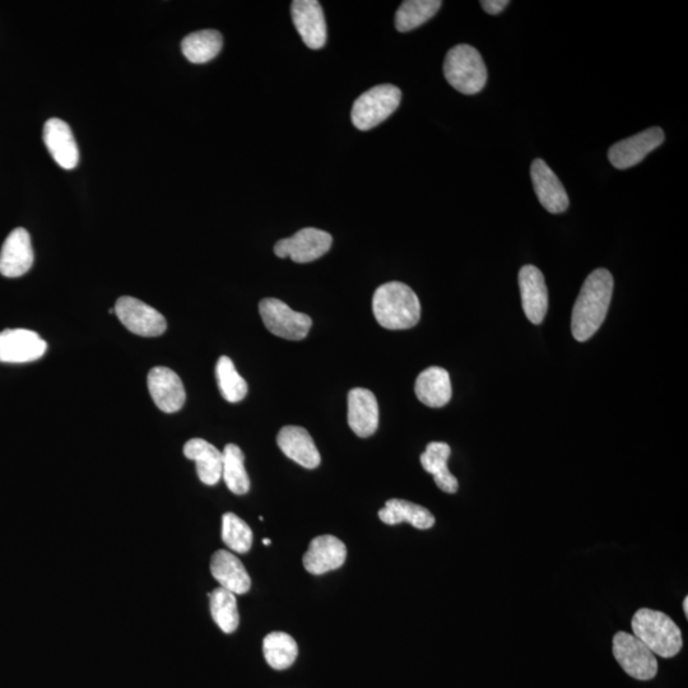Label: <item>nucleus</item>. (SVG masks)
Masks as SVG:
<instances>
[{"label":"nucleus","mask_w":688,"mask_h":688,"mask_svg":"<svg viewBox=\"0 0 688 688\" xmlns=\"http://www.w3.org/2000/svg\"><path fill=\"white\" fill-rule=\"evenodd\" d=\"M613 285L612 274L602 268L595 269L585 280L571 316V332L576 341H588L602 327L610 309Z\"/></svg>","instance_id":"f257e3e1"},{"label":"nucleus","mask_w":688,"mask_h":688,"mask_svg":"<svg viewBox=\"0 0 688 688\" xmlns=\"http://www.w3.org/2000/svg\"><path fill=\"white\" fill-rule=\"evenodd\" d=\"M373 311L381 327L389 330L411 329L421 318L416 292L402 282L380 286L374 294Z\"/></svg>","instance_id":"f03ea898"},{"label":"nucleus","mask_w":688,"mask_h":688,"mask_svg":"<svg viewBox=\"0 0 688 688\" xmlns=\"http://www.w3.org/2000/svg\"><path fill=\"white\" fill-rule=\"evenodd\" d=\"M632 635L648 646L654 655L673 658L683 648L682 632L666 613L641 608L631 620Z\"/></svg>","instance_id":"7ed1b4c3"},{"label":"nucleus","mask_w":688,"mask_h":688,"mask_svg":"<svg viewBox=\"0 0 688 688\" xmlns=\"http://www.w3.org/2000/svg\"><path fill=\"white\" fill-rule=\"evenodd\" d=\"M446 81L464 95H476L487 82V68L482 55L473 46H454L446 54L444 62Z\"/></svg>","instance_id":"20e7f679"},{"label":"nucleus","mask_w":688,"mask_h":688,"mask_svg":"<svg viewBox=\"0 0 688 688\" xmlns=\"http://www.w3.org/2000/svg\"><path fill=\"white\" fill-rule=\"evenodd\" d=\"M402 91L393 85L370 88L353 104L351 119L359 130H370L385 122L398 109Z\"/></svg>","instance_id":"39448f33"},{"label":"nucleus","mask_w":688,"mask_h":688,"mask_svg":"<svg viewBox=\"0 0 688 688\" xmlns=\"http://www.w3.org/2000/svg\"><path fill=\"white\" fill-rule=\"evenodd\" d=\"M613 655L621 668L635 680L650 681L657 676V658L635 635L617 632L613 638Z\"/></svg>","instance_id":"423d86ee"},{"label":"nucleus","mask_w":688,"mask_h":688,"mask_svg":"<svg viewBox=\"0 0 688 688\" xmlns=\"http://www.w3.org/2000/svg\"><path fill=\"white\" fill-rule=\"evenodd\" d=\"M259 313L269 332L288 341H302L308 337L313 325L309 315L297 313L277 299L260 301Z\"/></svg>","instance_id":"0eeeda50"},{"label":"nucleus","mask_w":688,"mask_h":688,"mask_svg":"<svg viewBox=\"0 0 688 688\" xmlns=\"http://www.w3.org/2000/svg\"><path fill=\"white\" fill-rule=\"evenodd\" d=\"M115 314L125 328L141 337H158L165 333V316L134 297H120L115 304Z\"/></svg>","instance_id":"6e6552de"},{"label":"nucleus","mask_w":688,"mask_h":688,"mask_svg":"<svg viewBox=\"0 0 688 688\" xmlns=\"http://www.w3.org/2000/svg\"><path fill=\"white\" fill-rule=\"evenodd\" d=\"M332 244L333 237L328 232L308 227L278 241L274 253L278 258H291L295 263H311L327 254Z\"/></svg>","instance_id":"1a4fd4ad"},{"label":"nucleus","mask_w":688,"mask_h":688,"mask_svg":"<svg viewBox=\"0 0 688 688\" xmlns=\"http://www.w3.org/2000/svg\"><path fill=\"white\" fill-rule=\"evenodd\" d=\"M48 350V343L29 329H6L0 332V362L27 364L40 360Z\"/></svg>","instance_id":"9d476101"},{"label":"nucleus","mask_w":688,"mask_h":688,"mask_svg":"<svg viewBox=\"0 0 688 688\" xmlns=\"http://www.w3.org/2000/svg\"><path fill=\"white\" fill-rule=\"evenodd\" d=\"M664 139L666 138L662 129L658 127L646 129L636 136L613 144L608 151V160L618 170L630 169L640 164L650 152L657 150Z\"/></svg>","instance_id":"9b49d317"},{"label":"nucleus","mask_w":688,"mask_h":688,"mask_svg":"<svg viewBox=\"0 0 688 688\" xmlns=\"http://www.w3.org/2000/svg\"><path fill=\"white\" fill-rule=\"evenodd\" d=\"M153 402L165 413L179 412L185 404L187 393L179 375L169 367H153L147 378Z\"/></svg>","instance_id":"f8f14e48"},{"label":"nucleus","mask_w":688,"mask_h":688,"mask_svg":"<svg viewBox=\"0 0 688 688\" xmlns=\"http://www.w3.org/2000/svg\"><path fill=\"white\" fill-rule=\"evenodd\" d=\"M292 21L302 41L310 49H322L327 43V23L318 0H295L291 6Z\"/></svg>","instance_id":"ddd939ff"},{"label":"nucleus","mask_w":688,"mask_h":688,"mask_svg":"<svg viewBox=\"0 0 688 688\" xmlns=\"http://www.w3.org/2000/svg\"><path fill=\"white\" fill-rule=\"evenodd\" d=\"M531 176L538 201L548 212L559 215L569 208V195L564 185L542 158L533 161Z\"/></svg>","instance_id":"4468645a"},{"label":"nucleus","mask_w":688,"mask_h":688,"mask_svg":"<svg viewBox=\"0 0 688 688\" xmlns=\"http://www.w3.org/2000/svg\"><path fill=\"white\" fill-rule=\"evenodd\" d=\"M31 237L25 229H16L8 235L0 251V274L17 278L30 271L34 264Z\"/></svg>","instance_id":"2eb2a0df"},{"label":"nucleus","mask_w":688,"mask_h":688,"mask_svg":"<svg viewBox=\"0 0 688 688\" xmlns=\"http://www.w3.org/2000/svg\"><path fill=\"white\" fill-rule=\"evenodd\" d=\"M519 287L523 309L533 324H542L548 310V290L545 276L534 266H524L519 272Z\"/></svg>","instance_id":"dca6fc26"},{"label":"nucleus","mask_w":688,"mask_h":688,"mask_svg":"<svg viewBox=\"0 0 688 688\" xmlns=\"http://www.w3.org/2000/svg\"><path fill=\"white\" fill-rule=\"evenodd\" d=\"M347 547L334 536H320L311 541L308 552L302 557L305 569L313 575L337 570L346 562Z\"/></svg>","instance_id":"f3484780"},{"label":"nucleus","mask_w":688,"mask_h":688,"mask_svg":"<svg viewBox=\"0 0 688 688\" xmlns=\"http://www.w3.org/2000/svg\"><path fill=\"white\" fill-rule=\"evenodd\" d=\"M348 425L360 438H370L379 426V406L375 394L364 388L348 393Z\"/></svg>","instance_id":"a211bd4d"},{"label":"nucleus","mask_w":688,"mask_h":688,"mask_svg":"<svg viewBox=\"0 0 688 688\" xmlns=\"http://www.w3.org/2000/svg\"><path fill=\"white\" fill-rule=\"evenodd\" d=\"M44 143L54 161L65 170H73L79 162V151L72 129L63 120L49 119L44 127Z\"/></svg>","instance_id":"6ab92c4d"},{"label":"nucleus","mask_w":688,"mask_h":688,"mask_svg":"<svg viewBox=\"0 0 688 688\" xmlns=\"http://www.w3.org/2000/svg\"><path fill=\"white\" fill-rule=\"evenodd\" d=\"M277 444L287 458L294 460L301 467L315 469L322 462L313 438L304 427H283L277 436Z\"/></svg>","instance_id":"aec40b11"},{"label":"nucleus","mask_w":688,"mask_h":688,"mask_svg":"<svg viewBox=\"0 0 688 688\" xmlns=\"http://www.w3.org/2000/svg\"><path fill=\"white\" fill-rule=\"evenodd\" d=\"M211 573L221 588L236 594L248 593L251 579L243 562L226 550H218L211 560Z\"/></svg>","instance_id":"412c9836"},{"label":"nucleus","mask_w":688,"mask_h":688,"mask_svg":"<svg viewBox=\"0 0 688 688\" xmlns=\"http://www.w3.org/2000/svg\"><path fill=\"white\" fill-rule=\"evenodd\" d=\"M415 392L420 402L431 408L446 406L452 399V381L443 367L432 366L422 371L416 380Z\"/></svg>","instance_id":"4be33fe9"},{"label":"nucleus","mask_w":688,"mask_h":688,"mask_svg":"<svg viewBox=\"0 0 688 688\" xmlns=\"http://www.w3.org/2000/svg\"><path fill=\"white\" fill-rule=\"evenodd\" d=\"M184 455L197 463L198 477L204 485L215 486L220 482L223 457L215 445L203 439H192L184 445Z\"/></svg>","instance_id":"5701e85b"},{"label":"nucleus","mask_w":688,"mask_h":688,"mask_svg":"<svg viewBox=\"0 0 688 688\" xmlns=\"http://www.w3.org/2000/svg\"><path fill=\"white\" fill-rule=\"evenodd\" d=\"M450 454H452V449L448 444L430 443L427 445L426 452L421 455V464L427 473L434 476L436 486L441 491L446 494H455L459 483L448 468Z\"/></svg>","instance_id":"b1692460"},{"label":"nucleus","mask_w":688,"mask_h":688,"mask_svg":"<svg viewBox=\"0 0 688 688\" xmlns=\"http://www.w3.org/2000/svg\"><path fill=\"white\" fill-rule=\"evenodd\" d=\"M381 522L388 525L409 523L417 529H430L435 525V516L421 505L406 500L392 499L379 511Z\"/></svg>","instance_id":"393cba45"},{"label":"nucleus","mask_w":688,"mask_h":688,"mask_svg":"<svg viewBox=\"0 0 688 688\" xmlns=\"http://www.w3.org/2000/svg\"><path fill=\"white\" fill-rule=\"evenodd\" d=\"M223 39L216 30H202L188 35L181 43L184 57L190 63L204 64L215 59L222 50Z\"/></svg>","instance_id":"a878e982"},{"label":"nucleus","mask_w":688,"mask_h":688,"mask_svg":"<svg viewBox=\"0 0 688 688\" xmlns=\"http://www.w3.org/2000/svg\"><path fill=\"white\" fill-rule=\"evenodd\" d=\"M222 478L232 494L245 495L250 490V480L245 469L243 450L235 444L225 446L222 452Z\"/></svg>","instance_id":"bb28decb"},{"label":"nucleus","mask_w":688,"mask_h":688,"mask_svg":"<svg viewBox=\"0 0 688 688\" xmlns=\"http://www.w3.org/2000/svg\"><path fill=\"white\" fill-rule=\"evenodd\" d=\"M263 653L267 663L276 671H285L295 663L299 648L286 632H272L263 640Z\"/></svg>","instance_id":"cd10ccee"},{"label":"nucleus","mask_w":688,"mask_h":688,"mask_svg":"<svg viewBox=\"0 0 688 688\" xmlns=\"http://www.w3.org/2000/svg\"><path fill=\"white\" fill-rule=\"evenodd\" d=\"M443 6L440 0H406L395 15V27L399 32L417 29L431 20Z\"/></svg>","instance_id":"c85d7f7f"},{"label":"nucleus","mask_w":688,"mask_h":688,"mask_svg":"<svg viewBox=\"0 0 688 688\" xmlns=\"http://www.w3.org/2000/svg\"><path fill=\"white\" fill-rule=\"evenodd\" d=\"M211 603L213 620L225 634L235 632L240 624L239 608L234 593L223 588H217L208 594Z\"/></svg>","instance_id":"c756f323"},{"label":"nucleus","mask_w":688,"mask_h":688,"mask_svg":"<svg viewBox=\"0 0 688 688\" xmlns=\"http://www.w3.org/2000/svg\"><path fill=\"white\" fill-rule=\"evenodd\" d=\"M216 376L218 381V388L222 397L230 403H239L243 401L248 394V384L239 373H237L234 362L230 357L222 356L217 362Z\"/></svg>","instance_id":"7c9ffc66"},{"label":"nucleus","mask_w":688,"mask_h":688,"mask_svg":"<svg viewBox=\"0 0 688 688\" xmlns=\"http://www.w3.org/2000/svg\"><path fill=\"white\" fill-rule=\"evenodd\" d=\"M222 539L230 550L246 553L253 546V531L234 513L222 516Z\"/></svg>","instance_id":"2f4dec72"},{"label":"nucleus","mask_w":688,"mask_h":688,"mask_svg":"<svg viewBox=\"0 0 688 688\" xmlns=\"http://www.w3.org/2000/svg\"><path fill=\"white\" fill-rule=\"evenodd\" d=\"M481 6L490 15H499L509 6L508 0H482Z\"/></svg>","instance_id":"473e14b6"},{"label":"nucleus","mask_w":688,"mask_h":688,"mask_svg":"<svg viewBox=\"0 0 688 688\" xmlns=\"http://www.w3.org/2000/svg\"><path fill=\"white\" fill-rule=\"evenodd\" d=\"M683 612H685V616L688 617V598L686 597L683 599Z\"/></svg>","instance_id":"72a5a7b5"},{"label":"nucleus","mask_w":688,"mask_h":688,"mask_svg":"<svg viewBox=\"0 0 688 688\" xmlns=\"http://www.w3.org/2000/svg\"><path fill=\"white\" fill-rule=\"evenodd\" d=\"M272 541L269 538H264L263 539V545L269 546L271 545Z\"/></svg>","instance_id":"f704fd0d"}]
</instances>
